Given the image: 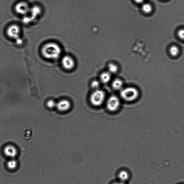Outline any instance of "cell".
Returning a JSON list of instances; mask_svg holds the SVG:
<instances>
[{"mask_svg":"<svg viewBox=\"0 0 184 184\" xmlns=\"http://www.w3.org/2000/svg\"><path fill=\"white\" fill-rule=\"evenodd\" d=\"M20 28L16 25L10 26L7 30V34L8 37L13 39H17L20 35Z\"/></svg>","mask_w":184,"mask_h":184,"instance_id":"cell-6","label":"cell"},{"mask_svg":"<svg viewBox=\"0 0 184 184\" xmlns=\"http://www.w3.org/2000/svg\"><path fill=\"white\" fill-rule=\"evenodd\" d=\"M4 153L6 156L13 159L17 155V150L14 146L9 145L4 147Z\"/></svg>","mask_w":184,"mask_h":184,"instance_id":"cell-8","label":"cell"},{"mask_svg":"<svg viewBox=\"0 0 184 184\" xmlns=\"http://www.w3.org/2000/svg\"><path fill=\"white\" fill-rule=\"evenodd\" d=\"M63 67L65 69L70 70L74 68L75 63L74 60L69 55L64 56L62 60Z\"/></svg>","mask_w":184,"mask_h":184,"instance_id":"cell-5","label":"cell"},{"mask_svg":"<svg viewBox=\"0 0 184 184\" xmlns=\"http://www.w3.org/2000/svg\"><path fill=\"white\" fill-rule=\"evenodd\" d=\"M105 96V92L103 90L98 89L95 90L90 95V102L93 106H100L104 101Z\"/></svg>","mask_w":184,"mask_h":184,"instance_id":"cell-3","label":"cell"},{"mask_svg":"<svg viewBox=\"0 0 184 184\" xmlns=\"http://www.w3.org/2000/svg\"><path fill=\"white\" fill-rule=\"evenodd\" d=\"M17 12L21 15H25L29 10V7L28 4L25 2H21L18 3L15 7Z\"/></svg>","mask_w":184,"mask_h":184,"instance_id":"cell-9","label":"cell"},{"mask_svg":"<svg viewBox=\"0 0 184 184\" xmlns=\"http://www.w3.org/2000/svg\"><path fill=\"white\" fill-rule=\"evenodd\" d=\"M120 106V101L117 96L113 95L110 96L107 103V107L109 111H115Z\"/></svg>","mask_w":184,"mask_h":184,"instance_id":"cell-4","label":"cell"},{"mask_svg":"<svg viewBox=\"0 0 184 184\" xmlns=\"http://www.w3.org/2000/svg\"><path fill=\"white\" fill-rule=\"evenodd\" d=\"M111 73L109 72H104L100 75V80L102 83H108L111 80Z\"/></svg>","mask_w":184,"mask_h":184,"instance_id":"cell-10","label":"cell"},{"mask_svg":"<svg viewBox=\"0 0 184 184\" xmlns=\"http://www.w3.org/2000/svg\"><path fill=\"white\" fill-rule=\"evenodd\" d=\"M178 35L179 38L184 40V29L179 30L178 32Z\"/></svg>","mask_w":184,"mask_h":184,"instance_id":"cell-19","label":"cell"},{"mask_svg":"<svg viewBox=\"0 0 184 184\" xmlns=\"http://www.w3.org/2000/svg\"><path fill=\"white\" fill-rule=\"evenodd\" d=\"M142 10L144 13L146 14L150 13L153 10V7L150 4L145 3L143 4L142 7Z\"/></svg>","mask_w":184,"mask_h":184,"instance_id":"cell-14","label":"cell"},{"mask_svg":"<svg viewBox=\"0 0 184 184\" xmlns=\"http://www.w3.org/2000/svg\"><path fill=\"white\" fill-rule=\"evenodd\" d=\"M100 85V83L99 81L94 80L92 82L91 86L92 88L95 89V90L98 89Z\"/></svg>","mask_w":184,"mask_h":184,"instance_id":"cell-18","label":"cell"},{"mask_svg":"<svg viewBox=\"0 0 184 184\" xmlns=\"http://www.w3.org/2000/svg\"><path fill=\"white\" fill-rule=\"evenodd\" d=\"M145 0H134V1H135L137 3L140 4L141 3L144 2V1Z\"/></svg>","mask_w":184,"mask_h":184,"instance_id":"cell-20","label":"cell"},{"mask_svg":"<svg viewBox=\"0 0 184 184\" xmlns=\"http://www.w3.org/2000/svg\"><path fill=\"white\" fill-rule=\"evenodd\" d=\"M17 161L13 159H10L7 163V167L10 170L15 169L17 167Z\"/></svg>","mask_w":184,"mask_h":184,"instance_id":"cell-13","label":"cell"},{"mask_svg":"<svg viewBox=\"0 0 184 184\" xmlns=\"http://www.w3.org/2000/svg\"><path fill=\"white\" fill-rule=\"evenodd\" d=\"M118 176L120 181L124 182L127 181L129 178V173L125 170L120 171L119 173Z\"/></svg>","mask_w":184,"mask_h":184,"instance_id":"cell-12","label":"cell"},{"mask_svg":"<svg viewBox=\"0 0 184 184\" xmlns=\"http://www.w3.org/2000/svg\"><path fill=\"white\" fill-rule=\"evenodd\" d=\"M71 107L70 102L66 99H63L57 103L56 107L59 111L61 112H64L68 111L70 109Z\"/></svg>","mask_w":184,"mask_h":184,"instance_id":"cell-7","label":"cell"},{"mask_svg":"<svg viewBox=\"0 0 184 184\" xmlns=\"http://www.w3.org/2000/svg\"><path fill=\"white\" fill-rule=\"evenodd\" d=\"M120 95L124 100L127 102H132L138 98L139 92L135 87H126L122 89L120 92Z\"/></svg>","mask_w":184,"mask_h":184,"instance_id":"cell-2","label":"cell"},{"mask_svg":"<svg viewBox=\"0 0 184 184\" xmlns=\"http://www.w3.org/2000/svg\"><path fill=\"white\" fill-rule=\"evenodd\" d=\"M47 106L50 108H53L56 107L57 103L53 100H49L46 104Z\"/></svg>","mask_w":184,"mask_h":184,"instance_id":"cell-17","label":"cell"},{"mask_svg":"<svg viewBox=\"0 0 184 184\" xmlns=\"http://www.w3.org/2000/svg\"><path fill=\"white\" fill-rule=\"evenodd\" d=\"M169 51L170 55L173 57H176L178 55L179 50L177 46H173L170 47Z\"/></svg>","mask_w":184,"mask_h":184,"instance_id":"cell-15","label":"cell"},{"mask_svg":"<svg viewBox=\"0 0 184 184\" xmlns=\"http://www.w3.org/2000/svg\"><path fill=\"white\" fill-rule=\"evenodd\" d=\"M113 184H125L124 182L120 181L119 182H115V183H113Z\"/></svg>","mask_w":184,"mask_h":184,"instance_id":"cell-21","label":"cell"},{"mask_svg":"<svg viewBox=\"0 0 184 184\" xmlns=\"http://www.w3.org/2000/svg\"><path fill=\"white\" fill-rule=\"evenodd\" d=\"M42 54L48 59L55 60L59 58L62 53L60 46L57 44L51 42L46 44L42 47Z\"/></svg>","mask_w":184,"mask_h":184,"instance_id":"cell-1","label":"cell"},{"mask_svg":"<svg viewBox=\"0 0 184 184\" xmlns=\"http://www.w3.org/2000/svg\"><path fill=\"white\" fill-rule=\"evenodd\" d=\"M109 72L111 73H115L118 70V67L117 65L114 63H111L109 64L108 66Z\"/></svg>","mask_w":184,"mask_h":184,"instance_id":"cell-16","label":"cell"},{"mask_svg":"<svg viewBox=\"0 0 184 184\" xmlns=\"http://www.w3.org/2000/svg\"><path fill=\"white\" fill-rule=\"evenodd\" d=\"M112 86L114 90H119L122 89L123 86V81L120 79L117 78L114 80L112 82Z\"/></svg>","mask_w":184,"mask_h":184,"instance_id":"cell-11","label":"cell"}]
</instances>
